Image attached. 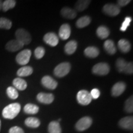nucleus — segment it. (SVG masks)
<instances>
[{"mask_svg": "<svg viewBox=\"0 0 133 133\" xmlns=\"http://www.w3.org/2000/svg\"><path fill=\"white\" fill-rule=\"evenodd\" d=\"M21 109V106L19 103H12L4 107L2 112L3 116L6 119H14L19 114Z\"/></svg>", "mask_w": 133, "mask_h": 133, "instance_id": "nucleus-1", "label": "nucleus"}, {"mask_svg": "<svg viewBox=\"0 0 133 133\" xmlns=\"http://www.w3.org/2000/svg\"><path fill=\"white\" fill-rule=\"evenodd\" d=\"M15 35H16L17 40L21 42L24 45L29 44L31 41L30 34L25 29H18L17 30H16Z\"/></svg>", "mask_w": 133, "mask_h": 133, "instance_id": "nucleus-2", "label": "nucleus"}, {"mask_svg": "<svg viewBox=\"0 0 133 133\" xmlns=\"http://www.w3.org/2000/svg\"><path fill=\"white\" fill-rule=\"evenodd\" d=\"M71 69L70 64L69 62H62L56 66L54 74L57 77L61 78L66 76L70 72Z\"/></svg>", "mask_w": 133, "mask_h": 133, "instance_id": "nucleus-3", "label": "nucleus"}, {"mask_svg": "<svg viewBox=\"0 0 133 133\" xmlns=\"http://www.w3.org/2000/svg\"><path fill=\"white\" fill-rule=\"evenodd\" d=\"M31 56V52L30 49H25L20 52L17 55L16 61L17 64L21 65H25L29 62L30 57Z\"/></svg>", "mask_w": 133, "mask_h": 133, "instance_id": "nucleus-4", "label": "nucleus"}, {"mask_svg": "<svg viewBox=\"0 0 133 133\" xmlns=\"http://www.w3.org/2000/svg\"><path fill=\"white\" fill-rule=\"evenodd\" d=\"M92 73L99 76H104L107 75L110 71V66L105 62H101L95 65L92 68Z\"/></svg>", "mask_w": 133, "mask_h": 133, "instance_id": "nucleus-5", "label": "nucleus"}, {"mask_svg": "<svg viewBox=\"0 0 133 133\" xmlns=\"http://www.w3.org/2000/svg\"><path fill=\"white\" fill-rule=\"evenodd\" d=\"M76 98L79 104L83 105H87L90 104L92 101V97H91L90 92L86 90L79 91L78 92Z\"/></svg>", "mask_w": 133, "mask_h": 133, "instance_id": "nucleus-6", "label": "nucleus"}, {"mask_svg": "<svg viewBox=\"0 0 133 133\" xmlns=\"http://www.w3.org/2000/svg\"><path fill=\"white\" fill-rule=\"evenodd\" d=\"M92 123V119L89 116H84L79 119L78 121L76 123L75 128L78 131H83L86 129L89 128L91 126Z\"/></svg>", "mask_w": 133, "mask_h": 133, "instance_id": "nucleus-7", "label": "nucleus"}, {"mask_svg": "<svg viewBox=\"0 0 133 133\" xmlns=\"http://www.w3.org/2000/svg\"><path fill=\"white\" fill-rule=\"evenodd\" d=\"M103 11L105 14L111 17L117 16L120 12V8L118 5L114 4H107L103 8Z\"/></svg>", "mask_w": 133, "mask_h": 133, "instance_id": "nucleus-8", "label": "nucleus"}, {"mask_svg": "<svg viewBox=\"0 0 133 133\" xmlns=\"http://www.w3.org/2000/svg\"><path fill=\"white\" fill-rule=\"evenodd\" d=\"M44 42L49 46L54 47L56 46L59 43V38L56 33L53 32H49L46 33L43 38Z\"/></svg>", "mask_w": 133, "mask_h": 133, "instance_id": "nucleus-9", "label": "nucleus"}, {"mask_svg": "<svg viewBox=\"0 0 133 133\" xmlns=\"http://www.w3.org/2000/svg\"><path fill=\"white\" fill-rule=\"evenodd\" d=\"M24 44L21 42H20L17 39H13L8 41L7 44H6V49L8 50L9 52H16L19 51L22 48L24 47Z\"/></svg>", "mask_w": 133, "mask_h": 133, "instance_id": "nucleus-10", "label": "nucleus"}, {"mask_svg": "<svg viewBox=\"0 0 133 133\" xmlns=\"http://www.w3.org/2000/svg\"><path fill=\"white\" fill-rule=\"evenodd\" d=\"M126 88V84L124 82L119 81V82L116 83L112 88V91H111L112 95L114 97H118L124 92Z\"/></svg>", "mask_w": 133, "mask_h": 133, "instance_id": "nucleus-11", "label": "nucleus"}, {"mask_svg": "<svg viewBox=\"0 0 133 133\" xmlns=\"http://www.w3.org/2000/svg\"><path fill=\"white\" fill-rule=\"evenodd\" d=\"M41 84L49 89H55L57 86V82L51 76L46 75L41 79Z\"/></svg>", "mask_w": 133, "mask_h": 133, "instance_id": "nucleus-12", "label": "nucleus"}, {"mask_svg": "<svg viewBox=\"0 0 133 133\" xmlns=\"http://www.w3.org/2000/svg\"><path fill=\"white\" fill-rule=\"evenodd\" d=\"M36 99L39 102L43 103V104H50L53 102L54 97L52 94L40 92L36 96Z\"/></svg>", "mask_w": 133, "mask_h": 133, "instance_id": "nucleus-13", "label": "nucleus"}, {"mask_svg": "<svg viewBox=\"0 0 133 133\" xmlns=\"http://www.w3.org/2000/svg\"><path fill=\"white\" fill-rule=\"evenodd\" d=\"M119 125L123 129L132 130L133 128L132 116H126V117L123 118L119 121Z\"/></svg>", "mask_w": 133, "mask_h": 133, "instance_id": "nucleus-14", "label": "nucleus"}, {"mask_svg": "<svg viewBox=\"0 0 133 133\" xmlns=\"http://www.w3.org/2000/svg\"><path fill=\"white\" fill-rule=\"evenodd\" d=\"M71 34L70 26L67 24H63L59 29V35L61 39L65 40L70 37Z\"/></svg>", "mask_w": 133, "mask_h": 133, "instance_id": "nucleus-15", "label": "nucleus"}, {"mask_svg": "<svg viewBox=\"0 0 133 133\" xmlns=\"http://www.w3.org/2000/svg\"><path fill=\"white\" fill-rule=\"evenodd\" d=\"M61 14L67 19H74L77 16V12L74 9L69 7H64L61 11Z\"/></svg>", "mask_w": 133, "mask_h": 133, "instance_id": "nucleus-16", "label": "nucleus"}, {"mask_svg": "<svg viewBox=\"0 0 133 133\" xmlns=\"http://www.w3.org/2000/svg\"><path fill=\"white\" fill-rule=\"evenodd\" d=\"M105 51L110 55H114L116 52V48L114 41L111 39H108L105 41L104 44Z\"/></svg>", "mask_w": 133, "mask_h": 133, "instance_id": "nucleus-17", "label": "nucleus"}, {"mask_svg": "<svg viewBox=\"0 0 133 133\" xmlns=\"http://www.w3.org/2000/svg\"><path fill=\"white\" fill-rule=\"evenodd\" d=\"M12 84L16 89L24 91L27 87V83L24 79L21 78H16L12 81Z\"/></svg>", "mask_w": 133, "mask_h": 133, "instance_id": "nucleus-18", "label": "nucleus"}, {"mask_svg": "<svg viewBox=\"0 0 133 133\" xmlns=\"http://www.w3.org/2000/svg\"><path fill=\"white\" fill-rule=\"evenodd\" d=\"M84 55L86 57L90 58L97 57L99 54V50L94 46H89L84 50Z\"/></svg>", "mask_w": 133, "mask_h": 133, "instance_id": "nucleus-19", "label": "nucleus"}, {"mask_svg": "<svg viewBox=\"0 0 133 133\" xmlns=\"http://www.w3.org/2000/svg\"><path fill=\"white\" fill-rule=\"evenodd\" d=\"M33 70L30 66H24L21 67L17 71V76L21 77H25L31 75L33 74Z\"/></svg>", "mask_w": 133, "mask_h": 133, "instance_id": "nucleus-20", "label": "nucleus"}, {"mask_svg": "<svg viewBox=\"0 0 133 133\" xmlns=\"http://www.w3.org/2000/svg\"><path fill=\"white\" fill-rule=\"evenodd\" d=\"M76 49H77V42L74 40L69 41L65 46V52L69 55L74 54Z\"/></svg>", "mask_w": 133, "mask_h": 133, "instance_id": "nucleus-21", "label": "nucleus"}, {"mask_svg": "<svg viewBox=\"0 0 133 133\" xmlns=\"http://www.w3.org/2000/svg\"><path fill=\"white\" fill-rule=\"evenodd\" d=\"M119 49L120 50L121 52L124 53L128 52L131 50V44L128 41L126 40L125 39H121L118 41V43Z\"/></svg>", "mask_w": 133, "mask_h": 133, "instance_id": "nucleus-22", "label": "nucleus"}, {"mask_svg": "<svg viewBox=\"0 0 133 133\" xmlns=\"http://www.w3.org/2000/svg\"><path fill=\"white\" fill-rule=\"evenodd\" d=\"M96 34L98 37L101 39H105L110 35V30L107 26H100L96 31Z\"/></svg>", "mask_w": 133, "mask_h": 133, "instance_id": "nucleus-23", "label": "nucleus"}, {"mask_svg": "<svg viewBox=\"0 0 133 133\" xmlns=\"http://www.w3.org/2000/svg\"><path fill=\"white\" fill-rule=\"evenodd\" d=\"M91 19L90 17L87 16H83L76 21V25L79 29H83V28L86 27V26L89 25V24L91 23Z\"/></svg>", "mask_w": 133, "mask_h": 133, "instance_id": "nucleus-24", "label": "nucleus"}, {"mask_svg": "<svg viewBox=\"0 0 133 133\" xmlns=\"http://www.w3.org/2000/svg\"><path fill=\"white\" fill-rule=\"evenodd\" d=\"M48 131H49V133L62 132V129H61L59 123L56 121H51L48 126Z\"/></svg>", "mask_w": 133, "mask_h": 133, "instance_id": "nucleus-25", "label": "nucleus"}, {"mask_svg": "<svg viewBox=\"0 0 133 133\" xmlns=\"http://www.w3.org/2000/svg\"><path fill=\"white\" fill-rule=\"evenodd\" d=\"M25 124L28 127L36 128L39 127V125H40V121L38 118H36L29 117L25 119Z\"/></svg>", "mask_w": 133, "mask_h": 133, "instance_id": "nucleus-26", "label": "nucleus"}, {"mask_svg": "<svg viewBox=\"0 0 133 133\" xmlns=\"http://www.w3.org/2000/svg\"><path fill=\"white\" fill-rule=\"evenodd\" d=\"M91 1H89V0H79L76 1L75 7L77 11H83L87 9Z\"/></svg>", "mask_w": 133, "mask_h": 133, "instance_id": "nucleus-27", "label": "nucleus"}, {"mask_svg": "<svg viewBox=\"0 0 133 133\" xmlns=\"http://www.w3.org/2000/svg\"><path fill=\"white\" fill-rule=\"evenodd\" d=\"M24 112L27 114H36L39 110V107L37 105L32 104H27L25 105L24 109Z\"/></svg>", "mask_w": 133, "mask_h": 133, "instance_id": "nucleus-28", "label": "nucleus"}, {"mask_svg": "<svg viewBox=\"0 0 133 133\" xmlns=\"http://www.w3.org/2000/svg\"><path fill=\"white\" fill-rule=\"evenodd\" d=\"M16 4V1L14 0H6L3 2L2 9L4 12H6L8 10L13 9Z\"/></svg>", "mask_w": 133, "mask_h": 133, "instance_id": "nucleus-29", "label": "nucleus"}, {"mask_svg": "<svg viewBox=\"0 0 133 133\" xmlns=\"http://www.w3.org/2000/svg\"><path fill=\"white\" fill-rule=\"evenodd\" d=\"M6 94L8 97L11 99H16L19 97V93L18 91L14 87L12 86H9L6 89Z\"/></svg>", "mask_w": 133, "mask_h": 133, "instance_id": "nucleus-30", "label": "nucleus"}, {"mask_svg": "<svg viewBox=\"0 0 133 133\" xmlns=\"http://www.w3.org/2000/svg\"><path fill=\"white\" fill-rule=\"evenodd\" d=\"M12 27V22L5 17L0 18V29L9 30Z\"/></svg>", "mask_w": 133, "mask_h": 133, "instance_id": "nucleus-31", "label": "nucleus"}, {"mask_svg": "<svg viewBox=\"0 0 133 133\" xmlns=\"http://www.w3.org/2000/svg\"><path fill=\"white\" fill-rule=\"evenodd\" d=\"M127 62L124 60L123 59H121V58H119L117 59V61H116V69L118 70V71L120 73H123L124 69H125V66L127 64Z\"/></svg>", "mask_w": 133, "mask_h": 133, "instance_id": "nucleus-32", "label": "nucleus"}, {"mask_svg": "<svg viewBox=\"0 0 133 133\" xmlns=\"http://www.w3.org/2000/svg\"><path fill=\"white\" fill-rule=\"evenodd\" d=\"M124 110L128 113H132L133 112V98L131 96L126 100L124 105Z\"/></svg>", "mask_w": 133, "mask_h": 133, "instance_id": "nucleus-33", "label": "nucleus"}, {"mask_svg": "<svg viewBox=\"0 0 133 133\" xmlns=\"http://www.w3.org/2000/svg\"><path fill=\"white\" fill-rule=\"evenodd\" d=\"M44 54H45V49L41 46L36 48V49L35 50V56L38 59H41L44 56Z\"/></svg>", "mask_w": 133, "mask_h": 133, "instance_id": "nucleus-34", "label": "nucleus"}, {"mask_svg": "<svg viewBox=\"0 0 133 133\" xmlns=\"http://www.w3.org/2000/svg\"><path fill=\"white\" fill-rule=\"evenodd\" d=\"M131 21H132V18L131 17H126L122 25H121L120 30L122 31H125L127 30L128 27L129 26V25H130Z\"/></svg>", "mask_w": 133, "mask_h": 133, "instance_id": "nucleus-35", "label": "nucleus"}, {"mask_svg": "<svg viewBox=\"0 0 133 133\" xmlns=\"http://www.w3.org/2000/svg\"><path fill=\"white\" fill-rule=\"evenodd\" d=\"M126 74H132L133 73V66L132 62H128L125 66L124 72Z\"/></svg>", "mask_w": 133, "mask_h": 133, "instance_id": "nucleus-36", "label": "nucleus"}, {"mask_svg": "<svg viewBox=\"0 0 133 133\" xmlns=\"http://www.w3.org/2000/svg\"><path fill=\"white\" fill-rule=\"evenodd\" d=\"M9 133H24V131L19 126H13L9 129Z\"/></svg>", "mask_w": 133, "mask_h": 133, "instance_id": "nucleus-37", "label": "nucleus"}, {"mask_svg": "<svg viewBox=\"0 0 133 133\" xmlns=\"http://www.w3.org/2000/svg\"><path fill=\"white\" fill-rule=\"evenodd\" d=\"M90 94L91 96V97H92V99L93 98V99H97V98H99L101 93H100V91L99 89H96V88H94V89H93L91 91Z\"/></svg>", "mask_w": 133, "mask_h": 133, "instance_id": "nucleus-38", "label": "nucleus"}, {"mask_svg": "<svg viewBox=\"0 0 133 133\" xmlns=\"http://www.w3.org/2000/svg\"><path fill=\"white\" fill-rule=\"evenodd\" d=\"M131 2L130 0H118L117 1L118 6L119 7H123Z\"/></svg>", "mask_w": 133, "mask_h": 133, "instance_id": "nucleus-39", "label": "nucleus"}, {"mask_svg": "<svg viewBox=\"0 0 133 133\" xmlns=\"http://www.w3.org/2000/svg\"><path fill=\"white\" fill-rule=\"evenodd\" d=\"M2 4H3V1H0V11H1V9H2Z\"/></svg>", "mask_w": 133, "mask_h": 133, "instance_id": "nucleus-40", "label": "nucleus"}, {"mask_svg": "<svg viewBox=\"0 0 133 133\" xmlns=\"http://www.w3.org/2000/svg\"><path fill=\"white\" fill-rule=\"evenodd\" d=\"M1 121L0 120V131H1Z\"/></svg>", "mask_w": 133, "mask_h": 133, "instance_id": "nucleus-41", "label": "nucleus"}]
</instances>
